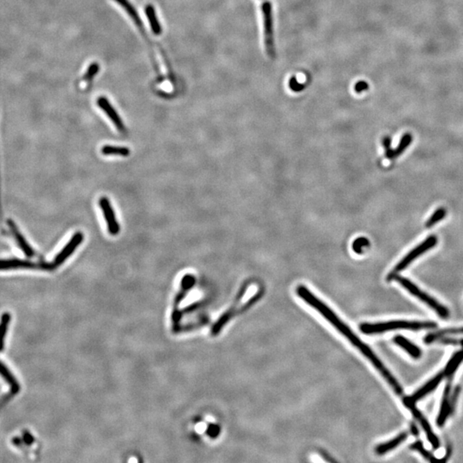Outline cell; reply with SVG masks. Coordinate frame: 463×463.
Segmentation results:
<instances>
[{
  "mask_svg": "<svg viewBox=\"0 0 463 463\" xmlns=\"http://www.w3.org/2000/svg\"><path fill=\"white\" fill-rule=\"evenodd\" d=\"M403 402H404L405 406L411 411V413L413 414V417H414V418L419 422V424L421 425L422 427L424 429V431H425V434H426L427 439L431 442V446H432L435 449L439 448V440L437 438V436L434 434L433 431H432V429H431V425L429 424V422L427 421V419H425V416L423 415L421 412L416 407L415 403L407 401V400H403Z\"/></svg>",
  "mask_w": 463,
  "mask_h": 463,
  "instance_id": "obj_7",
  "label": "cell"
},
{
  "mask_svg": "<svg viewBox=\"0 0 463 463\" xmlns=\"http://www.w3.org/2000/svg\"><path fill=\"white\" fill-rule=\"evenodd\" d=\"M407 437V432H402V433L399 434L397 437L390 440L389 442L379 444V445L376 448V453L378 454H384L387 453V452H390V450H392L394 448H396L397 446L400 445L401 442H404Z\"/></svg>",
  "mask_w": 463,
  "mask_h": 463,
  "instance_id": "obj_18",
  "label": "cell"
},
{
  "mask_svg": "<svg viewBox=\"0 0 463 463\" xmlns=\"http://www.w3.org/2000/svg\"><path fill=\"white\" fill-rule=\"evenodd\" d=\"M368 89V83H366V82H364V81L358 82V83L355 84V88H354L355 91L357 92V93H361V92H363L364 90H366V89Z\"/></svg>",
  "mask_w": 463,
  "mask_h": 463,
  "instance_id": "obj_29",
  "label": "cell"
},
{
  "mask_svg": "<svg viewBox=\"0 0 463 463\" xmlns=\"http://www.w3.org/2000/svg\"><path fill=\"white\" fill-rule=\"evenodd\" d=\"M446 214H447V211H446L444 208H438L431 215V217L428 219V221L425 223V227H428V228L433 227L434 225L437 224V222H439L440 221H442V219H444Z\"/></svg>",
  "mask_w": 463,
  "mask_h": 463,
  "instance_id": "obj_25",
  "label": "cell"
},
{
  "mask_svg": "<svg viewBox=\"0 0 463 463\" xmlns=\"http://www.w3.org/2000/svg\"><path fill=\"white\" fill-rule=\"evenodd\" d=\"M24 441L27 442V443H30V442L33 441V437H31V435H30L29 433H25V436H24Z\"/></svg>",
  "mask_w": 463,
  "mask_h": 463,
  "instance_id": "obj_31",
  "label": "cell"
},
{
  "mask_svg": "<svg viewBox=\"0 0 463 463\" xmlns=\"http://www.w3.org/2000/svg\"><path fill=\"white\" fill-rule=\"evenodd\" d=\"M412 141H413V136L410 133H405L401 137L398 146L395 147V149H393V159L400 157L401 153H403L407 149V147L411 144Z\"/></svg>",
  "mask_w": 463,
  "mask_h": 463,
  "instance_id": "obj_24",
  "label": "cell"
},
{
  "mask_svg": "<svg viewBox=\"0 0 463 463\" xmlns=\"http://www.w3.org/2000/svg\"><path fill=\"white\" fill-rule=\"evenodd\" d=\"M394 342L399 347L403 348L407 354H409L412 357L414 358V359H419V358L421 357V350L417 346L414 345L413 342H411L409 340H407L404 337L397 336V337L394 338Z\"/></svg>",
  "mask_w": 463,
  "mask_h": 463,
  "instance_id": "obj_16",
  "label": "cell"
},
{
  "mask_svg": "<svg viewBox=\"0 0 463 463\" xmlns=\"http://www.w3.org/2000/svg\"><path fill=\"white\" fill-rule=\"evenodd\" d=\"M0 375L7 382V384L11 386L12 394L19 392L20 384L18 383V381L16 379L15 377L12 375V372H10L8 368L2 362H0Z\"/></svg>",
  "mask_w": 463,
  "mask_h": 463,
  "instance_id": "obj_20",
  "label": "cell"
},
{
  "mask_svg": "<svg viewBox=\"0 0 463 463\" xmlns=\"http://www.w3.org/2000/svg\"><path fill=\"white\" fill-rule=\"evenodd\" d=\"M7 224L9 226L10 229L12 230L13 236H14L16 240H17L19 247L21 248L22 251H24V253L28 257H34V256H35L34 249L29 245L28 241H27L25 238L23 236V234H22L21 232L18 229V227H17L15 222L12 221V220H8V221H7Z\"/></svg>",
  "mask_w": 463,
  "mask_h": 463,
  "instance_id": "obj_14",
  "label": "cell"
},
{
  "mask_svg": "<svg viewBox=\"0 0 463 463\" xmlns=\"http://www.w3.org/2000/svg\"><path fill=\"white\" fill-rule=\"evenodd\" d=\"M383 145L385 150V157L388 159H393V148L391 147V138L390 136H384Z\"/></svg>",
  "mask_w": 463,
  "mask_h": 463,
  "instance_id": "obj_28",
  "label": "cell"
},
{
  "mask_svg": "<svg viewBox=\"0 0 463 463\" xmlns=\"http://www.w3.org/2000/svg\"><path fill=\"white\" fill-rule=\"evenodd\" d=\"M412 431H413V433L414 434V435H415V432L416 434L418 435V430H417V428H416L414 425H412Z\"/></svg>",
  "mask_w": 463,
  "mask_h": 463,
  "instance_id": "obj_32",
  "label": "cell"
},
{
  "mask_svg": "<svg viewBox=\"0 0 463 463\" xmlns=\"http://www.w3.org/2000/svg\"><path fill=\"white\" fill-rule=\"evenodd\" d=\"M290 88L293 90V91H300L302 89H304V86H300L299 83L296 82V80L294 78L290 80Z\"/></svg>",
  "mask_w": 463,
  "mask_h": 463,
  "instance_id": "obj_30",
  "label": "cell"
},
{
  "mask_svg": "<svg viewBox=\"0 0 463 463\" xmlns=\"http://www.w3.org/2000/svg\"><path fill=\"white\" fill-rule=\"evenodd\" d=\"M145 14L147 17L149 25H150L151 30L153 35L156 36H161L163 33V27L161 26L159 20L157 18V12L156 8L152 5H147L145 7Z\"/></svg>",
  "mask_w": 463,
  "mask_h": 463,
  "instance_id": "obj_17",
  "label": "cell"
},
{
  "mask_svg": "<svg viewBox=\"0 0 463 463\" xmlns=\"http://www.w3.org/2000/svg\"><path fill=\"white\" fill-rule=\"evenodd\" d=\"M450 335H463V328H456V329H447L438 331L437 333H432L428 335L425 337V342L426 343H431L435 341H438L442 337L450 336Z\"/></svg>",
  "mask_w": 463,
  "mask_h": 463,
  "instance_id": "obj_21",
  "label": "cell"
},
{
  "mask_svg": "<svg viewBox=\"0 0 463 463\" xmlns=\"http://www.w3.org/2000/svg\"><path fill=\"white\" fill-rule=\"evenodd\" d=\"M387 280H396L399 284H401V286L404 287L405 289L410 292L411 294L415 296V297L419 298V300H421L422 302H424L425 304H427L428 306L431 308L432 310L435 311L437 315L442 318V319H448V317H449V312L445 306H443L442 304L438 303L435 298L431 297L430 295H428L426 292L419 289L415 284L413 283L411 280H408L407 278L401 276V275L397 274H390L388 275Z\"/></svg>",
  "mask_w": 463,
  "mask_h": 463,
  "instance_id": "obj_4",
  "label": "cell"
},
{
  "mask_svg": "<svg viewBox=\"0 0 463 463\" xmlns=\"http://www.w3.org/2000/svg\"><path fill=\"white\" fill-rule=\"evenodd\" d=\"M437 238L434 235H431V236L428 237L427 239H425L423 242L420 243L418 246H416L415 248H413V250L409 252V253L407 254L405 256L403 259L401 260L399 262L398 264L395 266V268H394L393 272H391L390 274H397L399 272L402 271L403 269L407 268V266L410 265V263L414 261L416 258L422 255V254L425 253L426 251L431 250L434 246L437 245Z\"/></svg>",
  "mask_w": 463,
  "mask_h": 463,
  "instance_id": "obj_6",
  "label": "cell"
},
{
  "mask_svg": "<svg viewBox=\"0 0 463 463\" xmlns=\"http://www.w3.org/2000/svg\"><path fill=\"white\" fill-rule=\"evenodd\" d=\"M411 448L413 449V450H416V451L420 453V454H422V456H424V457H425L426 460H429V461H431V462L437 461V458L434 457L433 454L427 451V450L424 448V446L422 444V442H419V441L413 442V444L411 445Z\"/></svg>",
  "mask_w": 463,
  "mask_h": 463,
  "instance_id": "obj_26",
  "label": "cell"
},
{
  "mask_svg": "<svg viewBox=\"0 0 463 463\" xmlns=\"http://www.w3.org/2000/svg\"><path fill=\"white\" fill-rule=\"evenodd\" d=\"M263 13V30H264V44L266 52L270 58H274V35H273V13L272 5L268 0H263L262 4Z\"/></svg>",
  "mask_w": 463,
  "mask_h": 463,
  "instance_id": "obj_5",
  "label": "cell"
},
{
  "mask_svg": "<svg viewBox=\"0 0 463 463\" xmlns=\"http://www.w3.org/2000/svg\"><path fill=\"white\" fill-rule=\"evenodd\" d=\"M460 344L462 345L461 350L455 353L452 356L450 360L448 361V364L446 365L445 369L443 371L444 376L447 378H450L452 375L454 374V372L457 370L458 366H460V363L463 361V340H460Z\"/></svg>",
  "mask_w": 463,
  "mask_h": 463,
  "instance_id": "obj_19",
  "label": "cell"
},
{
  "mask_svg": "<svg viewBox=\"0 0 463 463\" xmlns=\"http://www.w3.org/2000/svg\"><path fill=\"white\" fill-rule=\"evenodd\" d=\"M83 238H84V236H83V233L77 232V233H75L73 236L71 237V239L69 240V242L66 244L65 247L63 248L61 251L57 255L55 259H54V262H53L54 266L57 267V266L61 265L65 260L68 259V257L71 256V254H73L74 251H76V249L82 244Z\"/></svg>",
  "mask_w": 463,
  "mask_h": 463,
  "instance_id": "obj_10",
  "label": "cell"
},
{
  "mask_svg": "<svg viewBox=\"0 0 463 463\" xmlns=\"http://www.w3.org/2000/svg\"><path fill=\"white\" fill-rule=\"evenodd\" d=\"M101 153L105 156H118V157H127L130 156V151L128 147L113 145H104L101 147Z\"/></svg>",
  "mask_w": 463,
  "mask_h": 463,
  "instance_id": "obj_22",
  "label": "cell"
},
{
  "mask_svg": "<svg viewBox=\"0 0 463 463\" xmlns=\"http://www.w3.org/2000/svg\"><path fill=\"white\" fill-rule=\"evenodd\" d=\"M114 1L118 4V6H121L127 15L130 17L133 24H135V26L137 28L139 32L141 33V35L144 37L145 41L148 43L151 53H152V57L153 58V63L156 65L157 73H166L167 75H171V71L169 68V65H168V64H167L165 57L163 56V53H161V52L157 50V48H156V45H153V42H151L149 36L147 35V32L145 31L142 20L139 18L138 14H137L136 9L133 7L130 1L129 0H114Z\"/></svg>",
  "mask_w": 463,
  "mask_h": 463,
  "instance_id": "obj_2",
  "label": "cell"
},
{
  "mask_svg": "<svg viewBox=\"0 0 463 463\" xmlns=\"http://www.w3.org/2000/svg\"><path fill=\"white\" fill-rule=\"evenodd\" d=\"M450 398H451V384L448 383L444 389L439 414L437 419V424L438 426H442L444 425L446 419H448V416L451 413Z\"/></svg>",
  "mask_w": 463,
  "mask_h": 463,
  "instance_id": "obj_13",
  "label": "cell"
},
{
  "mask_svg": "<svg viewBox=\"0 0 463 463\" xmlns=\"http://www.w3.org/2000/svg\"><path fill=\"white\" fill-rule=\"evenodd\" d=\"M296 292L303 300L305 301L307 304L318 311L331 325H333L334 328H336L342 336H344L355 348H357L372 362V365L376 367L378 372H380L381 375L385 378V380L389 383L390 386L392 387L393 390L397 395H401L403 394V390H402L401 384H399L396 378L390 373V371L384 366V364L382 363V361L377 357V355L372 351V349L365 344L361 340L359 339V337L349 329L348 325H345L341 319L336 315V313H334L327 304H325L323 301L320 300L304 286H298L296 289Z\"/></svg>",
  "mask_w": 463,
  "mask_h": 463,
  "instance_id": "obj_1",
  "label": "cell"
},
{
  "mask_svg": "<svg viewBox=\"0 0 463 463\" xmlns=\"http://www.w3.org/2000/svg\"><path fill=\"white\" fill-rule=\"evenodd\" d=\"M437 324L433 322H413V321H390L377 324H362L360 326V330L362 333L366 335L380 334L386 331H395V330H411V331H419V330H428L435 329Z\"/></svg>",
  "mask_w": 463,
  "mask_h": 463,
  "instance_id": "obj_3",
  "label": "cell"
},
{
  "mask_svg": "<svg viewBox=\"0 0 463 463\" xmlns=\"http://www.w3.org/2000/svg\"><path fill=\"white\" fill-rule=\"evenodd\" d=\"M99 204L103 213L104 218L106 220L108 232L112 235H117L119 233L120 228H119V225L116 218L114 210L112 209V205L110 204V201L108 200V198L103 197L99 200Z\"/></svg>",
  "mask_w": 463,
  "mask_h": 463,
  "instance_id": "obj_9",
  "label": "cell"
},
{
  "mask_svg": "<svg viewBox=\"0 0 463 463\" xmlns=\"http://www.w3.org/2000/svg\"><path fill=\"white\" fill-rule=\"evenodd\" d=\"M444 378H445V376H444L443 372H440L437 376H435L433 378H431V380L428 381L424 386L421 387L419 390H417L412 396L404 397L403 400H407V401L415 403L416 401L424 398L425 395H427L428 394H430L433 390H436L437 386L439 385L440 383L442 382V379Z\"/></svg>",
  "mask_w": 463,
  "mask_h": 463,
  "instance_id": "obj_12",
  "label": "cell"
},
{
  "mask_svg": "<svg viewBox=\"0 0 463 463\" xmlns=\"http://www.w3.org/2000/svg\"><path fill=\"white\" fill-rule=\"evenodd\" d=\"M100 69V65L98 63H92L91 65H89V68L87 69L85 74L82 77L78 83V87L81 90H85L91 85Z\"/></svg>",
  "mask_w": 463,
  "mask_h": 463,
  "instance_id": "obj_15",
  "label": "cell"
},
{
  "mask_svg": "<svg viewBox=\"0 0 463 463\" xmlns=\"http://www.w3.org/2000/svg\"><path fill=\"white\" fill-rule=\"evenodd\" d=\"M96 103L100 109L102 110L105 112V114L109 118L110 120L114 124L116 128L119 131H123L124 130V122L122 120L121 117L118 115L115 108L112 106V104L110 103L108 99L104 96H100L98 98Z\"/></svg>",
  "mask_w": 463,
  "mask_h": 463,
  "instance_id": "obj_11",
  "label": "cell"
},
{
  "mask_svg": "<svg viewBox=\"0 0 463 463\" xmlns=\"http://www.w3.org/2000/svg\"><path fill=\"white\" fill-rule=\"evenodd\" d=\"M55 268L53 263H40L30 262L28 260L0 259V270H9L16 268H40L52 270Z\"/></svg>",
  "mask_w": 463,
  "mask_h": 463,
  "instance_id": "obj_8",
  "label": "cell"
},
{
  "mask_svg": "<svg viewBox=\"0 0 463 463\" xmlns=\"http://www.w3.org/2000/svg\"><path fill=\"white\" fill-rule=\"evenodd\" d=\"M369 245H370V241L368 239H366L365 237H360L353 242L352 248L355 253L361 254L363 253L364 248L368 247Z\"/></svg>",
  "mask_w": 463,
  "mask_h": 463,
  "instance_id": "obj_27",
  "label": "cell"
},
{
  "mask_svg": "<svg viewBox=\"0 0 463 463\" xmlns=\"http://www.w3.org/2000/svg\"><path fill=\"white\" fill-rule=\"evenodd\" d=\"M0 215H1V204H0Z\"/></svg>",
  "mask_w": 463,
  "mask_h": 463,
  "instance_id": "obj_33",
  "label": "cell"
},
{
  "mask_svg": "<svg viewBox=\"0 0 463 463\" xmlns=\"http://www.w3.org/2000/svg\"><path fill=\"white\" fill-rule=\"evenodd\" d=\"M11 319H12V316L8 313H4L0 319V352L3 351L4 348H5V339H6V333H7Z\"/></svg>",
  "mask_w": 463,
  "mask_h": 463,
  "instance_id": "obj_23",
  "label": "cell"
}]
</instances>
